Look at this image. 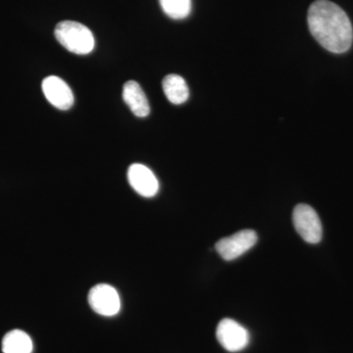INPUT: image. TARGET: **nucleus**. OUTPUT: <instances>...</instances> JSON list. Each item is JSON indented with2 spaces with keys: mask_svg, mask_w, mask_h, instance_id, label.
I'll return each mask as SVG.
<instances>
[{
  "mask_svg": "<svg viewBox=\"0 0 353 353\" xmlns=\"http://www.w3.org/2000/svg\"><path fill=\"white\" fill-rule=\"evenodd\" d=\"M308 27L313 38L325 50L347 52L352 46L353 29L347 13L329 0H317L308 10Z\"/></svg>",
  "mask_w": 353,
  "mask_h": 353,
  "instance_id": "nucleus-1",
  "label": "nucleus"
},
{
  "mask_svg": "<svg viewBox=\"0 0 353 353\" xmlns=\"http://www.w3.org/2000/svg\"><path fill=\"white\" fill-rule=\"evenodd\" d=\"M54 34L59 43L70 52L85 55L94 50V34L81 23L75 21H62L55 28Z\"/></svg>",
  "mask_w": 353,
  "mask_h": 353,
  "instance_id": "nucleus-2",
  "label": "nucleus"
},
{
  "mask_svg": "<svg viewBox=\"0 0 353 353\" xmlns=\"http://www.w3.org/2000/svg\"><path fill=\"white\" fill-rule=\"evenodd\" d=\"M292 222L297 234L308 243H318L322 240L321 221L317 212L308 204H299L294 209Z\"/></svg>",
  "mask_w": 353,
  "mask_h": 353,
  "instance_id": "nucleus-3",
  "label": "nucleus"
},
{
  "mask_svg": "<svg viewBox=\"0 0 353 353\" xmlns=\"http://www.w3.org/2000/svg\"><path fill=\"white\" fill-rule=\"evenodd\" d=\"M259 236L252 230H243L238 233L221 239L216 243L215 248L223 259L232 261L239 259L241 255L256 245Z\"/></svg>",
  "mask_w": 353,
  "mask_h": 353,
  "instance_id": "nucleus-4",
  "label": "nucleus"
},
{
  "mask_svg": "<svg viewBox=\"0 0 353 353\" xmlns=\"http://www.w3.org/2000/svg\"><path fill=\"white\" fill-rule=\"evenodd\" d=\"M216 336L220 345L230 352L245 350L250 339L245 327L229 318L221 320L216 330Z\"/></svg>",
  "mask_w": 353,
  "mask_h": 353,
  "instance_id": "nucleus-5",
  "label": "nucleus"
},
{
  "mask_svg": "<svg viewBox=\"0 0 353 353\" xmlns=\"http://www.w3.org/2000/svg\"><path fill=\"white\" fill-rule=\"evenodd\" d=\"M88 303L97 314L111 317L118 314L121 309L119 294L112 285H94L88 292Z\"/></svg>",
  "mask_w": 353,
  "mask_h": 353,
  "instance_id": "nucleus-6",
  "label": "nucleus"
},
{
  "mask_svg": "<svg viewBox=\"0 0 353 353\" xmlns=\"http://www.w3.org/2000/svg\"><path fill=\"white\" fill-rule=\"evenodd\" d=\"M46 99L54 108L68 110L74 104V94L65 81L57 76L46 77L41 83Z\"/></svg>",
  "mask_w": 353,
  "mask_h": 353,
  "instance_id": "nucleus-7",
  "label": "nucleus"
},
{
  "mask_svg": "<svg viewBox=\"0 0 353 353\" xmlns=\"http://www.w3.org/2000/svg\"><path fill=\"white\" fill-rule=\"evenodd\" d=\"M128 181L132 189L143 197L157 196L159 190V183L157 176L148 167L143 164L134 163L130 166Z\"/></svg>",
  "mask_w": 353,
  "mask_h": 353,
  "instance_id": "nucleus-8",
  "label": "nucleus"
},
{
  "mask_svg": "<svg viewBox=\"0 0 353 353\" xmlns=\"http://www.w3.org/2000/svg\"><path fill=\"white\" fill-rule=\"evenodd\" d=\"M123 99L137 117L150 115V108L143 88L134 81H129L123 87Z\"/></svg>",
  "mask_w": 353,
  "mask_h": 353,
  "instance_id": "nucleus-9",
  "label": "nucleus"
},
{
  "mask_svg": "<svg viewBox=\"0 0 353 353\" xmlns=\"http://www.w3.org/2000/svg\"><path fill=\"white\" fill-rule=\"evenodd\" d=\"M162 88H163L165 95L171 103L179 105V104L185 103L189 99V87L183 77L175 75V74L165 77L162 82Z\"/></svg>",
  "mask_w": 353,
  "mask_h": 353,
  "instance_id": "nucleus-10",
  "label": "nucleus"
},
{
  "mask_svg": "<svg viewBox=\"0 0 353 353\" xmlns=\"http://www.w3.org/2000/svg\"><path fill=\"white\" fill-rule=\"evenodd\" d=\"M3 353H32V341L29 334L21 330H12L2 340Z\"/></svg>",
  "mask_w": 353,
  "mask_h": 353,
  "instance_id": "nucleus-11",
  "label": "nucleus"
},
{
  "mask_svg": "<svg viewBox=\"0 0 353 353\" xmlns=\"http://www.w3.org/2000/svg\"><path fill=\"white\" fill-rule=\"evenodd\" d=\"M162 10L174 20L187 18L192 11V0H159Z\"/></svg>",
  "mask_w": 353,
  "mask_h": 353,
  "instance_id": "nucleus-12",
  "label": "nucleus"
}]
</instances>
